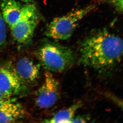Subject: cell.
<instances>
[{"instance_id":"cell-1","label":"cell","mask_w":123,"mask_h":123,"mask_svg":"<svg viewBox=\"0 0 123 123\" xmlns=\"http://www.w3.org/2000/svg\"><path fill=\"white\" fill-rule=\"evenodd\" d=\"M80 61L85 66L101 70L114 65L123 55V40L103 30L85 39L80 48Z\"/></svg>"},{"instance_id":"cell-2","label":"cell","mask_w":123,"mask_h":123,"mask_svg":"<svg viewBox=\"0 0 123 123\" xmlns=\"http://www.w3.org/2000/svg\"><path fill=\"white\" fill-rule=\"evenodd\" d=\"M38 55L44 68L51 72L63 71L72 66L75 61V55L70 48L53 42L43 45Z\"/></svg>"},{"instance_id":"cell-3","label":"cell","mask_w":123,"mask_h":123,"mask_svg":"<svg viewBox=\"0 0 123 123\" xmlns=\"http://www.w3.org/2000/svg\"><path fill=\"white\" fill-rule=\"evenodd\" d=\"M95 7V5L74 10L63 17L55 18L46 29L45 34L53 39L64 40L70 37L80 21Z\"/></svg>"},{"instance_id":"cell-4","label":"cell","mask_w":123,"mask_h":123,"mask_svg":"<svg viewBox=\"0 0 123 123\" xmlns=\"http://www.w3.org/2000/svg\"><path fill=\"white\" fill-rule=\"evenodd\" d=\"M37 9L32 4L23 6L20 17L11 28L12 34L18 43L24 44L31 39L37 24Z\"/></svg>"},{"instance_id":"cell-5","label":"cell","mask_w":123,"mask_h":123,"mask_svg":"<svg viewBox=\"0 0 123 123\" xmlns=\"http://www.w3.org/2000/svg\"><path fill=\"white\" fill-rule=\"evenodd\" d=\"M26 88L25 83L18 76L12 64L0 66V92L11 98L24 92Z\"/></svg>"},{"instance_id":"cell-6","label":"cell","mask_w":123,"mask_h":123,"mask_svg":"<svg viewBox=\"0 0 123 123\" xmlns=\"http://www.w3.org/2000/svg\"><path fill=\"white\" fill-rule=\"evenodd\" d=\"M59 82L50 72L47 71L44 81L36 93V105L42 109L53 106L59 99Z\"/></svg>"},{"instance_id":"cell-7","label":"cell","mask_w":123,"mask_h":123,"mask_svg":"<svg viewBox=\"0 0 123 123\" xmlns=\"http://www.w3.org/2000/svg\"><path fill=\"white\" fill-rule=\"evenodd\" d=\"M12 65L25 84H32L37 79L39 74V65L30 58L26 56L21 57Z\"/></svg>"},{"instance_id":"cell-8","label":"cell","mask_w":123,"mask_h":123,"mask_svg":"<svg viewBox=\"0 0 123 123\" xmlns=\"http://www.w3.org/2000/svg\"><path fill=\"white\" fill-rule=\"evenodd\" d=\"M23 6L15 0H3L1 8L5 22L11 28L17 21Z\"/></svg>"},{"instance_id":"cell-9","label":"cell","mask_w":123,"mask_h":123,"mask_svg":"<svg viewBox=\"0 0 123 123\" xmlns=\"http://www.w3.org/2000/svg\"><path fill=\"white\" fill-rule=\"evenodd\" d=\"M81 102L76 103L68 108L58 111L52 118L45 120L47 123H71L77 111L82 106Z\"/></svg>"},{"instance_id":"cell-10","label":"cell","mask_w":123,"mask_h":123,"mask_svg":"<svg viewBox=\"0 0 123 123\" xmlns=\"http://www.w3.org/2000/svg\"><path fill=\"white\" fill-rule=\"evenodd\" d=\"M0 111L9 114L18 119L22 118L24 111L22 106L14 99H0Z\"/></svg>"},{"instance_id":"cell-11","label":"cell","mask_w":123,"mask_h":123,"mask_svg":"<svg viewBox=\"0 0 123 123\" xmlns=\"http://www.w3.org/2000/svg\"><path fill=\"white\" fill-rule=\"evenodd\" d=\"M5 22L0 12V47L4 43L6 39V27Z\"/></svg>"},{"instance_id":"cell-12","label":"cell","mask_w":123,"mask_h":123,"mask_svg":"<svg viewBox=\"0 0 123 123\" xmlns=\"http://www.w3.org/2000/svg\"><path fill=\"white\" fill-rule=\"evenodd\" d=\"M18 118L6 112L0 111V123H9L14 122Z\"/></svg>"},{"instance_id":"cell-13","label":"cell","mask_w":123,"mask_h":123,"mask_svg":"<svg viewBox=\"0 0 123 123\" xmlns=\"http://www.w3.org/2000/svg\"><path fill=\"white\" fill-rule=\"evenodd\" d=\"M106 95L108 98H110L116 105L120 108L123 112V100L115 95L110 93H107Z\"/></svg>"},{"instance_id":"cell-14","label":"cell","mask_w":123,"mask_h":123,"mask_svg":"<svg viewBox=\"0 0 123 123\" xmlns=\"http://www.w3.org/2000/svg\"><path fill=\"white\" fill-rule=\"evenodd\" d=\"M90 120V118L88 116H79L74 117L72 120L71 123H87Z\"/></svg>"},{"instance_id":"cell-15","label":"cell","mask_w":123,"mask_h":123,"mask_svg":"<svg viewBox=\"0 0 123 123\" xmlns=\"http://www.w3.org/2000/svg\"><path fill=\"white\" fill-rule=\"evenodd\" d=\"M123 12V0H112Z\"/></svg>"},{"instance_id":"cell-16","label":"cell","mask_w":123,"mask_h":123,"mask_svg":"<svg viewBox=\"0 0 123 123\" xmlns=\"http://www.w3.org/2000/svg\"><path fill=\"white\" fill-rule=\"evenodd\" d=\"M9 98H11L7 97L0 92V99H9Z\"/></svg>"},{"instance_id":"cell-17","label":"cell","mask_w":123,"mask_h":123,"mask_svg":"<svg viewBox=\"0 0 123 123\" xmlns=\"http://www.w3.org/2000/svg\"><path fill=\"white\" fill-rule=\"evenodd\" d=\"M20 0L22 1H23L26 3H27L29 4V3L32 2L33 1V0Z\"/></svg>"}]
</instances>
